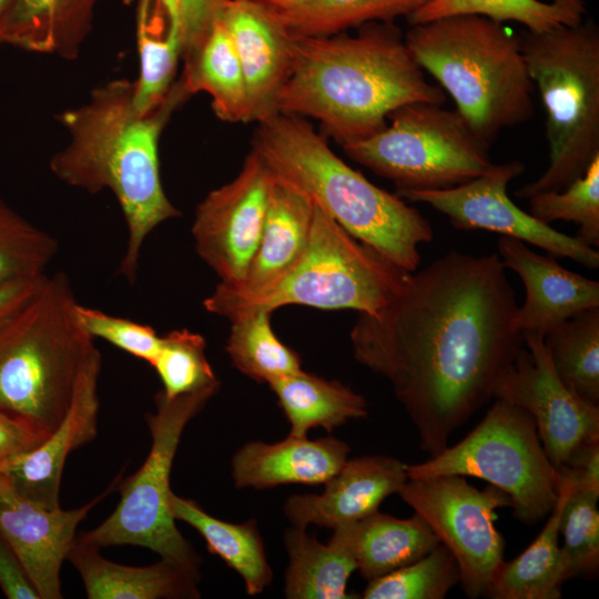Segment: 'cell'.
Wrapping results in <instances>:
<instances>
[{"label": "cell", "mask_w": 599, "mask_h": 599, "mask_svg": "<svg viewBox=\"0 0 599 599\" xmlns=\"http://www.w3.org/2000/svg\"><path fill=\"white\" fill-rule=\"evenodd\" d=\"M517 307L497 253L450 251L409 273L377 314L359 313L353 356L389 382L429 456L494 398L522 344Z\"/></svg>", "instance_id": "cell-1"}, {"label": "cell", "mask_w": 599, "mask_h": 599, "mask_svg": "<svg viewBox=\"0 0 599 599\" xmlns=\"http://www.w3.org/2000/svg\"><path fill=\"white\" fill-rule=\"evenodd\" d=\"M134 93V81L115 79L97 87L83 104L59 113L69 142L49 162L53 175L72 187L114 194L128 231L119 271L130 284L138 278L145 238L180 215L162 185L159 140L172 113L190 98L176 79L164 102L143 112Z\"/></svg>", "instance_id": "cell-2"}, {"label": "cell", "mask_w": 599, "mask_h": 599, "mask_svg": "<svg viewBox=\"0 0 599 599\" xmlns=\"http://www.w3.org/2000/svg\"><path fill=\"white\" fill-rule=\"evenodd\" d=\"M446 93L430 83L394 22H370L355 34L293 33L291 74L277 113L317 120L341 146L387 125L398 108L414 102L444 105Z\"/></svg>", "instance_id": "cell-3"}, {"label": "cell", "mask_w": 599, "mask_h": 599, "mask_svg": "<svg viewBox=\"0 0 599 599\" xmlns=\"http://www.w3.org/2000/svg\"><path fill=\"white\" fill-rule=\"evenodd\" d=\"M252 150L274 180L307 196L353 237L404 271L417 270L418 246L434 238L430 223L347 165L304 118L278 112L258 122Z\"/></svg>", "instance_id": "cell-4"}, {"label": "cell", "mask_w": 599, "mask_h": 599, "mask_svg": "<svg viewBox=\"0 0 599 599\" xmlns=\"http://www.w3.org/2000/svg\"><path fill=\"white\" fill-rule=\"evenodd\" d=\"M405 41L488 145L504 129L534 115V83L519 37L504 23L480 16L447 17L413 24Z\"/></svg>", "instance_id": "cell-5"}, {"label": "cell", "mask_w": 599, "mask_h": 599, "mask_svg": "<svg viewBox=\"0 0 599 599\" xmlns=\"http://www.w3.org/2000/svg\"><path fill=\"white\" fill-rule=\"evenodd\" d=\"M63 272L0 325V410L48 435L70 405L79 372L97 348Z\"/></svg>", "instance_id": "cell-6"}, {"label": "cell", "mask_w": 599, "mask_h": 599, "mask_svg": "<svg viewBox=\"0 0 599 599\" xmlns=\"http://www.w3.org/2000/svg\"><path fill=\"white\" fill-rule=\"evenodd\" d=\"M408 275L315 205L307 243L283 274L248 292L219 283L203 305L229 321L294 304L375 315L392 301Z\"/></svg>", "instance_id": "cell-7"}, {"label": "cell", "mask_w": 599, "mask_h": 599, "mask_svg": "<svg viewBox=\"0 0 599 599\" xmlns=\"http://www.w3.org/2000/svg\"><path fill=\"white\" fill-rule=\"evenodd\" d=\"M534 85L546 110L549 163L516 191L528 199L562 191L599 155V28L591 18L550 31L518 34Z\"/></svg>", "instance_id": "cell-8"}, {"label": "cell", "mask_w": 599, "mask_h": 599, "mask_svg": "<svg viewBox=\"0 0 599 599\" xmlns=\"http://www.w3.org/2000/svg\"><path fill=\"white\" fill-rule=\"evenodd\" d=\"M388 120L377 133L342 148L351 160L392 181L396 194L450 189L494 166L490 145L456 109L414 102Z\"/></svg>", "instance_id": "cell-9"}, {"label": "cell", "mask_w": 599, "mask_h": 599, "mask_svg": "<svg viewBox=\"0 0 599 599\" xmlns=\"http://www.w3.org/2000/svg\"><path fill=\"white\" fill-rule=\"evenodd\" d=\"M220 386L166 398L160 390L156 410L146 415L152 444L142 466L118 488L120 501L94 529L78 537L98 548L139 546L162 559L199 572L200 557L176 527L171 510L170 476L173 460L189 422L215 395Z\"/></svg>", "instance_id": "cell-10"}, {"label": "cell", "mask_w": 599, "mask_h": 599, "mask_svg": "<svg viewBox=\"0 0 599 599\" xmlns=\"http://www.w3.org/2000/svg\"><path fill=\"white\" fill-rule=\"evenodd\" d=\"M438 475L476 477L505 491L514 516L534 525L555 507L559 474L548 458L531 416L495 398L479 424L459 443L407 465L408 479Z\"/></svg>", "instance_id": "cell-11"}, {"label": "cell", "mask_w": 599, "mask_h": 599, "mask_svg": "<svg viewBox=\"0 0 599 599\" xmlns=\"http://www.w3.org/2000/svg\"><path fill=\"white\" fill-rule=\"evenodd\" d=\"M397 494L453 554L465 595L485 596L504 561L505 540L495 519L498 508L511 506L509 496L493 485L479 490L460 475L407 479Z\"/></svg>", "instance_id": "cell-12"}, {"label": "cell", "mask_w": 599, "mask_h": 599, "mask_svg": "<svg viewBox=\"0 0 599 599\" xmlns=\"http://www.w3.org/2000/svg\"><path fill=\"white\" fill-rule=\"evenodd\" d=\"M525 164L511 160L457 186L435 191H409L397 195L405 201L430 205L446 215L457 230H485L541 247L557 257L571 258L588 268L599 267V252L577 236L564 234L518 207L507 186L521 175Z\"/></svg>", "instance_id": "cell-13"}, {"label": "cell", "mask_w": 599, "mask_h": 599, "mask_svg": "<svg viewBox=\"0 0 599 599\" xmlns=\"http://www.w3.org/2000/svg\"><path fill=\"white\" fill-rule=\"evenodd\" d=\"M274 179L251 150L240 173L200 202L192 224L195 250L220 284L240 286L257 248Z\"/></svg>", "instance_id": "cell-14"}, {"label": "cell", "mask_w": 599, "mask_h": 599, "mask_svg": "<svg viewBox=\"0 0 599 599\" xmlns=\"http://www.w3.org/2000/svg\"><path fill=\"white\" fill-rule=\"evenodd\" d=\"M520 347L499 377L494 398L510 402L535 422L542 447L557 468L581 443L599 438V406L569 389L558 377L544 337L522 335Z\"/></svg>", "instance_id": "cell-15"}, {"label": "cell", "mask_w": 599, "mask_h": 599, "mask_svg": "<svg viewBox=\"0 0 599 599\" xmlns=\"http://www.w3.org/2000/svg\"><path fill=\"white\" fill-rule=\"evenodd\" d=\"M118 481L85 505L67 510L34 502L0 473V534L18 555L40 599L62 598L61 567L77 540V528Z\"/></svg>", "instance_id": "cell-16"}, {"label": "cell", "mask_w": 599, "mask_h": 599, "mask_svg": "<svg viewBox=\"0 0 599 599\" xmlns=\"http://www.w3.org/2000/svg\"><path fill=\"white\" fill-rule=\"evenodd\" d=\"M101 365L102 357L95 348L79 372L70 405L59 425L40 444L0 468L19 493L43 507H60V484L69 454L97 436Z\"/></svg>", "instance_id": "cell-17"}, {"label": "cell", "mask_w": 599, "mask_h": 599, "mask_svg": "<svg viewBox=\"0 0 599 599\" xmlns=\"http://www.w3.org/2000/svg\"><path fill=\"white\" fill-rule=\"evenodd\" d=\"M237 53L247 92V123L277 113L293 64V33L276 13L248 1L227 0L220 17Z\"/></svg>", "instance_id": "cell-18"}, {"label": "cell", "mask_w": 599, "mask_h": 599, "mask_svg": "<svg viewBox=\"0 0 599 599\" xmlns=\"http://www.w3.org/2000/svg\"><path fill=\"white\" fill-rule=\"evenodd\" d=\"M498 255L506 268L517 273L526 288L512 326L521 336L542 337L575 314L599 307V283L561 266L555 256L541 255L525 242L501 236Z\"/></svg>", "instance_id": "cell-19"}, {"label": "cell", "mask_w": 599, "mask_h": 599, "mask_svg": "<svg viewBox=\"0 0 599 599\" xmlns=\"http://www.w3.org/2000/svg\"><path fill=\"white\" fill-rule=\"evenodd\" d=\"M407 464L388 456H363L346 460L325 483L321 494L291 496L284 511L293 527L308 525L336 528L356 522L378 510L407 481Z\"/></svg>", "instance_id": "cell-20"}, {"label": "cell", "mask_w": 599, "mask_h": 599, "mask_svg": "<svg viewBox=\"0 0 599 599\" xmlns=\"http://www.w3.org/2000/svg\"><path fill=\"white\" fill-rule=\"evenodd\" d=\"M348 453V445L333 436L308 439L288 435L273 444L251 441L235 453L232 476L237 488L325 484L341 470Z\"/></svg>", "instance_id": "cell-21"}, {"label": "cell", "mask_w": 599, "mask_h": 599, "mask_svg": "<svg viewBox=\"0 0 599 599\" xmlns=\"http://www.w3.org/2000/svg\"><path fill=\"white\" fill-rule=\"evenodd\" d=\"M100 548L77 537L67 560L79 572L89 599H193L200 572L162 559L133 567L104 558Z\"/></svg>", "instance_id": "cell-22"}, {"label": "cell", "mask_w": 599, "mask_h": 599, "mask_svg": "<svg viewBox=\"0 0 599 599\" xmlns=\"http://www.w3.org/2000/svg\"><path fill=\"white\" fill-rule=\"evenodd\" d=\"M100 0H17L3 29L4 44L75 60Z\"/></svg>", "instance_id": "cell-23"}, {"label": "cell", "mask_w": 599, "mask_h": 599, "mask_svg": "<svg viewBox=\"0 0 599 599\" xmlns=\"http://www.w3.org/2000/svg\"><path fill=\"white\" fill-rule=\"evenodd\" d=\"M327 545L293 527L284 536L288 555L284 592L290 599H347V581L357 569L352 524L333 529Z\"/></svg>", "instance_id": "cell-24"}, {"label": "cell", "mask_w": 599, "mask_h": 599, "mask_svg": "<svg viewBox=\"0 0 599 599\" xmlns=\"http://www.w3.org/2000/svg\"><path fill=\"white\" fill-rule=\"evenodd\" d=\"M314 207L307 196L274 180L261 238L246 276L240 286H224L248 292L283 274L307 243Z\"/></svg>", "instance_id": "cell-25"}, {"label": "cell", "mask_w": 599, "mask_h": 599, "mask_svg": "<svg viewBox=\"0 0 599 599\" xmlns=\"http://www.w3.org/2000/svg\"><path fill=\"white\" fill-rule=\"evenodd\" d=\"M182 59L184 65L177 79L189 97L206 93L220 120L247 123V92L243 71L221 19Z\"/></svg>", "instance_id": "cell-26"}, {"label": "cell", "mask_w": 599, "mask_h": 599, "mask_svg": "<svg viewBox=\"0 0 599 599\" xmlns=\"http://www.w3.org/2000/svg\"><path fill=\"white\" fill-rule=\"evenodd\" d=\"M572 486L559 476L558 500L537 538L497 568L485 596L493 599H559L565 582L559 546L562 508Z\"/></svg>", "instance_id": "cell-27"}, {"label": "cell", "mask_w": 599, "mask_h": 599, "mask_svg": "<svg viewBox=\"0 0 599 599\" xmlns=\"http://www.w3.org/2000/svg\"><path fill=\"white\" fill-rule=\"evenodd\" d=\"M352 538L357 570L368 581L418 560L439 544L416 512L400 519L377 510L352 524Z\"/></svg>", "instance_id": "cell-28"}, {"label": "cell", "mask_w": 599, "mask_h": 599, "mask_svg": "<svg viewBox=\"0 0 599 599\" xmlns=\"http://www.w3.org/2000/svg\"><path fill=\"white\" fill-rule=\"evenodd\" d=\"M286 416L292 436L304 437L313 428L328 433L368 414L366 399L337 380L301 369L268 384Z\"/></svg>", "instance_id": "cell-29"}, {"label": "cell", "mask_w": 599, "mask_h": 599, "mask_svg": "<svg viewBox=\"0 0 599 599\" xmlns=\"http://www.w3.org/2000/svg\"><path fill=\"white\" fill-rule=\"evenodd\" d=\"M170 504L174 518L193 527L205 540L209 551L242 577L247 595L264 591L273 572L255 520L233 524L217 519L194 500L174 493Z\"/></svg>", "instance_id": "cell-30"}, {"label": "cell", "mask_w": 599, "mask_h": 599, "mask_svg": "<svg viewBox=\"0 0 599 599\" xmlns=\"http://www.w3.org/2000/svg\"><path fill=\"white\" fill-rule=\"evenodd\" d=\"M136 44L140 72L134 81V100L141 111L148 112L161 105L171 91L183 41L177 27L162 11L138 4Z\"/></svg>", "instance_id": "cell-31"}, {"label": "cell", "mask_w": 599, "mask_h": 599, "mask_svg": "<svg viewBox=\"0 0 599 599\" xmlns=\"http://www.w3.org/2000/svg\"><path fill=\"white\" fill-rule=\"evenodd\" d=\"M583 0H430L407 20L410 26L455 16H480L505 23H520L525 30L545 32L575 26L586 18Z\"/></svg>", "instance_id": "cell-32"}, {"label": "cell", "mask_w": 599, "mask_h": 599, "mask_svg": "<svg viewBox=\"0 0 599 599\" xmlns=\"http://www.w3.org/2000/svg\"><path fill=\"white\" fill-rule=\"evenodd\" d=\"M430 0H295L276 13L294 34L333 35L370 22H394ZM275 13V12H274Z\"/></svg>", "instance_id": "cell-33"}, {"label": "cell", "mask_w": 599, "mask_h": 599, "mask_svg": "<svg viewBox=\"0 0 599 599\" xmlns=\"http://www.w3.org/2000/svg\"><path fill=\"white\" fill-rule=\"evenodd\" d=\"M560 380L599 406V307L583 309L544 336Z\"/></svg>", "instance_id": "cell-34"}, {"label": "cell", "mask_w": 599, "mask_h": 599, "mask_svg": "<svg viewBox=\"0 0 599 599\" xmlns=\"http://www.w3.org/2000/svg\"><path fill=\"white\" fill-rule=\"evenodd\" d=\"M272 312L258 309L235 317L226 341V353L241 373L271 384L302 369L301 358L275 335Z\"/></svg>", "instance_id": "cell-35"}, {"label": "cell", "mask_w": 599, "mask_h": 599, "mask_svg": "<svg viewBox=\"0 0 599 599\" xmlns=\"http://www.w3.org/2000/svg\"><path fill=\"white\" fill-rule=\"evenodd\" d=\"M58 248L52 235L0 199V286L45 276Z\"/></svg>", "instance_id": "cell-36"}, {"label": "cell", "mask_w": 599, "mask_h": 599, "mask_svg": "<svg viewBox=\"0 0 599 599\" xmlns=\"http://www.w3.org/2000/svg\"><path fill=\"white\" fill-rule=\"evenodd\" d=\"M459 582L453 554L438 544L418 560L368 581L365 599H443Z\"/></svg>", "instance_id": "cell-37"}, {"label": "cell", "mask_w": 599, "mask_h": 599, "mask_svg": "<svg viewBox=\"0 0 599 599\" xmlns=\"http://www.w3.org/2000/svg\"><path fill=\"white\" fill-rule=\"evenodd\" d=\"M202 335L186 328L174 329L161 336L159 353L152 363L166 398L220 386L205 355Z\"/></svg>", "instance_id": "cell-38"}, {"label": "cell", "mask_w": 599, "mask_h": 599, "mask_svg": "<svg viewBox=\"0 0 599 599\" xmlns=\"http://www.w3.org/2000/svg\"><path fill=\"white\" fill-rule=\"evenodd\" d=\"M529 200V213L538 221L573 222L577 237L589 246H599V155L586 173L562 191L541 192Z\"/></svg>", "instance_id": "cell-39"}, {"label": "cell", "mask_w": 599, "mask_h": 599, "mask_svg": "<svg viewBox=\"0 0 599 599\" xmlns=\"http://www.w3.org/2000/svg\"><path fill=\"white\" fill-rule=\"evenodd\" d=\"M599 494L571 490L562 508L559 532L565 581L575 576H593L599 569Z\"/></svg>", "instance_id": "cell-40"}, {"label": "cell", "mask_w": 599, "mask_h": 599, "mask_svg": "<svg viewBox=\"0 0 599 599\" xmlns=\"http://www.w3.org/2000/svg\"><path fill=\"white\" fill-rule=\"evenodd\" d=\"M77 315L83 328L93 338L104 339L150 365L154 362L161 346V336L150 325L81 304L77 306Z\"/></svg>", "instance_id": "cell-41"}, {"label": "cell", "mask_w": 599, "mask_h": 599, "mask_svg": "<svg viewBox=\"0 0 599 599\" xmlns=\"http://www.w3.org/2000/svg\"><path fill=\"white\" fill-rule=\"evenodd\" d=\"M227 0H140L161 11L179 28L183 54L194 47L220 19ZM183 57V55H182Z\"/></svg>", "instance_id": "cell-42"}, {"label": "cell", "mask_w": 599, "mask_h": 599, "mask_svg": "<svg viewBox=\"0 0 599 599\" xmlns=\"http://www.w3.org/2000/svg\"><path fill=\"white\" fill-rule=\"evenodd\" d=\"M556 469L572 486V490L599 494V438L581 443Z\"/></svg>", "instance_id": "cell-43"}, {"label": "cell", "mask_w": 599, "mask_h": 599, "mask_svg": "<svg viewBox=\"0 0 599 599\" xmlns=\"http://www.w3.org/2000/svg\"><path fill=\"white\" fill-rule=\"evenodd\" d=\"M47 433L0 410V468L16 455L40 444Z\"/></svg>", "instance_id": "cell-44"}, {"label": "cell", "mask_w": 599, "mask_h": 599, "mask_svg": "<svg viewBox=\"0 0 599 599\" xmlns=\"http://www.w3.org/2000/svg\"><path fill=\"white\" fill-rule=\"evenodd\" d=\"M0 589L9 599H40L18 555L1 534Z\"/></svg>", "instance_id": "cell-45"}, {"label": "cell", "mask_w": 599, "mask_h": 599, "mask_svg": "<svg viewBox=\"0 0 599 599\" xmlns=\"http://www.w3.org/2000/svg\"><path fill=\"white\" fill-rule=\"evenodd\" d=\"M45 276L37 280L9 283L0 286V325H2L32 297V295L42 284Z\"/></svg>", "instance_id": "cell-46"}, {"label": "cell", "mask_w": 599, "mask_h": 599, "mask_svg": "<svg viewBox=\"0 0 599 599\" xmlns=\"http://www.w3.org/2000/svg\"><path fill=\"white\" fill-rule=\"evenodd\" d=\"M258 4L272 12H280L291 6L295 0H244Z\"/></svg>", "instance_id": "cell-47"}, {"label": "cell", "mask_w": 599, "mask_h": 599, "mask_svg": "<svg viewBox=\"0 0 599 599\" xmlns=\"http://www.w3.org/2000/svg\"><path fill=\"white\" fill-rule=\"evenodd\" d=\"M17 0H0V50L4 45L3 29Z\"/></svg>", "instance_id": "cell-48"}]
</instances>
